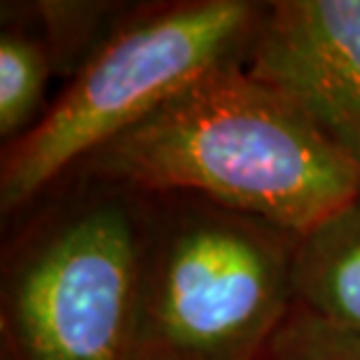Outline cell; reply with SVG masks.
Instances as JSON below:
<instances>
[{
	"mask_svg": "<svg viewBox=\"0 0 360 360\" xmlns=\"http://www.w3.org/2000/svg\"><path fill=\"white\" fill-rule=\"evenodd\" d=\"M84 167L108 183L190 194L300 236L360 194V171L241 59L187 84Z\"/></svg>",
	"mask_w": 360,
	"mask_h": 360,
	"instance_id": "obj_1",
	"label": "cell"
},
{
	"mask_svg": "<svg viewBox=\"0 0 360 360\" xmlns=\"http://www.w3.org/2000/svg\"><path fill=\"white\" fill-rule=\"evenodd\" d=\"M300 234L197 199L148 234L139 358L257 360L295 307Z\"/></svg>",
	"mask_w": 360,
	"mask_h": 360,
	"instance_id": "obj_2",
	"label": "cell"
},
{
	"mask_svg": "<svg viewBox=\"0 0 360 360\" xmlns=\"http://www.w3.org/2000/svg\"><path fill=\"white\" fill-rule=\"evenodd\" d=\"M262 14L248 0H192L112 33L45 117L5 155L3 211L28 204L68 167L139 124L208 70L243 59Z\"/></svg>",
	"mask_w": 360,
	"mask_h": 360,
	"instance_id": "obj_3",
	"label": "cell"
},
{
	"mask_svg": "<svg viewBox=\"0 0 360 360\" xmlns=\"http://www.w3.org/2000/svg\"><path fill=\"white\" fill-rule=\"evenodd\" d=\"M148 234L120 199H98L40 236L5 290L19 360H136Z\"/></svg>",
	"mask_w": 360,
	"mask_h": 360,
	"instance_id": "obj_4",
	"label": "cell"
},
{
	"mask_svg": "<svg viewBox=\"0 0 360 360\" xmlns=\"http://www.w3.org/2000/svg\"><path fill=\"white\" fill-rule=\"evenodd\" d=\"M246 61L360 171V0L269 5Z\"/></svg>",
	"mask_w": 360,
	"mask_h": 360,
	"instance_id": "obj_5",
	"label": "cell"
},
{
	"mask_svg": "<svg viewBox=\"0 0 360 360\" xmlns=\"http://www.w3.org/2000/svg\"><path fill=\"white\" fill-rule=\"evenodd\" d=\"M292 292L304 311L360 335V194L300 236Z\"/></svg>",
	"mask_w": 360,
	"mask_h": 360,
	"instance_id": "obj_6",
	"label": "cell"
},
{
	"mask_svg": "<svg viewBox=\"0 0 360 360\" xmlns=\"http://www.w3.org/2000/svg\"><path fill=\"white\" fill-rule=\"evenodd\" d=\"M52 70L47 47L28 35L5 31L0 40V136L19 134L38 110Z\"/></svg>",
	"mask_w": 360,
	"mask_h": 360,
	"instance_id": "obj_7",
	"label": "cell"
},
{
	"mask_svg": "<svg viewBox=\"0 0 360 360\" xmlns=\"http://www.w3.org/2000/svg\"><path fill=\"white\" fill-rule=\"evenodd\" d=\"M257 360H360V335L295 304Z\"/></svg>",
	"mask_w": 360,
	"mask_h": 360,
	"instance_id": "obj_8",
	"label": "cell"
},
{
	"mask_svg": "<svg viewBox=\"0 0 360 360\" xmlns=\"http://www.w3.org/2000/svg\"><path fill=\"white\" fill-rule=\"evenodd\" d=\"M105 5L91 3H47L42 5L45 26L52 33V47H47L52 63L70 61L80 56V45H89L105 17Z\"/></svg>",
	"mask_w": 360,
	"mask_h": 360,
	"instance_id": "obj_9",
	"label": "cell"
},
{
	"mask_svg": "<svg viewBox=\"0 0 360 360\" xmlns=\"http://www.w3.org/2000/svg\"><path fill=\"white\" fill-rule=\"evenodd\" d=\"M141 360H169V358H141Z\"/></svg>",
	"mask_w": 360,
	"mask_h": 360,
	"instance_id": "obj_10",
	"label": "cell"
}]
</instances>
